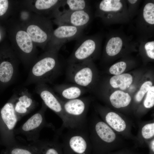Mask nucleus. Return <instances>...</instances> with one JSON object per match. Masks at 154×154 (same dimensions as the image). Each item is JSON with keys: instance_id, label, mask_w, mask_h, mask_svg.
<instances>
[{"instance_id": "f257e3e1", "label": "nucleus", "mask_w": 154, "mask_h": 154, "mask_svg": "<svg viewBox=\"0 0 154 154\" xmlns=\"http://www.w3.org/2000/svg\"><path fill=\"white\" fill-rule=\"evenodd\" d=\"M58 52L48 51L31 68L25 86L51 83L60 72Z\"/></svg>"}, {"instance_id": "f03ea898", "label": "nucleus", "mask_w": 154, "mask_h": 154, "mask_svg": "<svg viewBox=\"0 0 154 154\" xmlns=\"http://www.w3.org/2000/svg\"><path fill=\"white\" fill-rule=\"evenodd\" d=\"M35 91L40 96L46 106L61 119L62 124L58 131H61L65 129L77 128L65 114L60 98L46 84L41 83L36 84Z\"/></svg>"}, {"instance_id": "7ed1b4c3", "label": "nucleus", "mask_w": 154, "mask_h": 154, "mask_svg": "<svg viewBox=\"0 0 154 154\" xmlns=\"http://www.w3.org/2000/svg\"><path fill=\"white\" fill-rule=\"evenodd\" d=\"M60 143L63 154H88L89 143L86 128L66 129Z\"/></svg>"}, {"instance_id": "20e7f679", "label": "nucleus", "mask_w": 154, "mask_h": 154, "mask_svg": "<svg viewBox=\"0 0 154 154\" xmlns=\"http://www.w3.org/2000/svg\"><path fill=\"white\" fill-rule=\"evenodd\" d=\"M16 94L14 92L8 101L0 109V133L2 139L7 144L16 141L14 128L18 121L14 103Z\"/></svg>"}, {"instance_id": "39448f33", "label": "nucleus", "mask_w": 154, "mask_h": 154, "mask_svg": "<svg viewBox=\"0 0 154 154\" xmlns=\"http://www.w3.org/2000/svg\"><path fill=\"white\" fill-rule=\"evenodd\" d=\"M47 108L42 102L40 110L19 128L15 130V133L24 135L28 141H37L40 131L43 127H52L51 124L46 122L45 118V113Z\"/></svg>"}, {"instance_id": "423d86ee", "label": "nucleus", "mask_w": 154, "mask_h": 154, "mask_svg": "<svg viewBox=\"0 0 154 154\" xmlns=\"http://www.w3.org/2000/svg\"><path fill=\"white\" fill-rule=\"evenodd\" d=\"M60 99L64 112L68 117L77 128H86L88 106L87 99L84 97L67 100Z\"/></svg>"}, {"instance_id": "0eeeda50", "label": "nucleus", "mask_w": 154, "mask_h": 154, "mask_svg": "<svg viewBox=\"0 0 154 154\" xmlns=\"http://www.w3.org/2000/svg\"><path fill=\"white\" fill-rule=\"evenodd\" d=\"M66 74L70 81L85 88L90 86L94 79L90 60L68 64Z\"/></svg>"}, {"instance_id": "6e6552de", "label": "nucleus", "mask_w": 154, "mask_h": 154, "mask_svg": "<svg viewBox=\"0 0 154 154\" xmlns=\"http://www.w3.org/2000/svg\"><path fill=\"white\" fill-rule=\"evenodd\" d=\"M84 29L69 25L59 26L53 32L49 51L58 52L64 44L72 40H77L83 35Z\"/></svg>"}, {"instance_id": "1a4fd4ad", "label": "nucleus", "mask_w": 154, "mask_h": 154, "mask_svg": "<svg viewBox=\"0 0 154 154\" xmlns=\"http://www.w3.org/2000/svg\"><path fill=\"white\" fill-rule=\"evenodd\" d=\"M96 47V42L94 39L82 35L77 40L74 50L67 60L68 64L90 60Z\"/></svg>"}, {"instance_id": "9d476101", "label": "nucleus", "mask_w": 154, "mask_h": 154, "mask_svg": "<svg viewBox=\"0 0 154 154\" xmlns=\"http://www.w3.org/2000/svg\"><path fill=\"white\" fill-rule=\"evenodd\" d=\"M90 19L88 9L75 11L63 10L56 18L55 22L58 26L67 25L84 29Z\"/></svg>"}, {"instance_id": "9b49d317", "label": "nucleus", "mask_w": 154, "mask_h": 154, "mask_svg": "<svg viewBox=\"0 0 154 154\" xmlns=\"http://www.w3.org/2000/svg\"><path fill=\"white\" fill-rule=\"evenodd\" d=\"M16 96L14 103L15 112L19 121L23 117L33 111L37 103L31 94L26 88L15 92Z\"/></svg>"}, {"instance_id": "f8f14e48", "label": "nucleus", "mask_w": 154, "mask_h": 154, "mask_svg": "<svg viewBox=\"0 0 154 154\" xmlns=\"http://www.w3.org/2000/svg\"><path fill=\"white\" fill-rule=\"evenodd\" d=\"M54 90L61 99L67 100L81 97L84 94L86 88L75 84H61L54 86Z\"/></svg>"}, {"instance_id": "ddd939ff", "label": "nucleus", "mask_w": 154, "mask_h": 154, "mask_svg": "<svg viewBox=\"0 0 154 154\" xmlns=\"http://www.w3.org/2000/svg\"><path fill=\"white\" fill-rule=\"evenodd\" d=\"M34 25H29L27 29V33L32 41L40 43H45L51 35V30L43 29Z\"/></svg>"}, {"instance_id": "4468645a", "label": "nucleus", "mask_w": 154, "mask_h": 154, "mask_svg": "<svg viewBox=\"0 0 154 154\" xmlns=\"http://www.w3.org/2000/svg\"><path fill=\"white\" fill-rule=\"evenodd\" d=\"M96 134L100 139L107 143L113 141L116 136L113 131L107 125L102 121L97 122L94 126Z\"/></svg>"}, {"instance_id": "2eb2a0df", "label": "nucleus", "mask_w": 154, "mask_h": 154, "mask_svg": "<svg viewBox=\"0 0 154 154\" xmlns=\"http://www.w3.org/2000/svg\"><path fill=\"white\" fill-rule=\"evenodd\" d=\"M17 43L23 54H31L33 50L32 40L26 32L20 31L17 32L16 37Z\"/></svg>"}, {"instance_id": "dca6fc26", "label": "nucleus", "mask_w": 154, "mask_h": 154, "mask_svg": "<svg viewBox=\"0 0 154 154\" xmlns=\"http://www.w3.org/2000/svg\"><path fill=\"white\" fill-rule=\"evenodd\" d=\"M110 99L112 105L117 108L127 106L131 101V97L128 93L120 90L114 92Z\"/></svg>"}, {"instance_id": "f3484780", "label": "nucleus", "mask_w": 154, "mask_h": 154, "mask_svg": "<svg viewBox=\"0 0 154 154\" xmlns=\"http://www.w3.org/2000/svg\"><path fill=\"white\" fill-rule=\"evenodd\" d=\"M132 81L131 75L129 74L125 73L113 76L110 79V83L114 88H119L123 90L129 86Z\"/></svg>"}, {"instance_id": "a211bd4d", "label": "nucleus", "mask_w": 154, "mask_h": 154, "mask_svg": "<svg viewBox=\"0 0 154 154\" xmlns=\"http://www.w3.org/2000/svg\"><path fill=\"white\" fill-rule=\"evenodd\" d=\"M105 119L113 129L118 132L124 130L126 125L124 120L118 115L114 112H110L106 115Z\"/></svg>"}, {"instance_id": "6ab92c4d", "label": "nucleus", "mask_w": 154, "mask_h": 154, "mask_svg": "<svg viewBox=\"0 0 154 154\" xmlns=\"http://www.w3.org/2000/svg\"><path fill=\"white\" fill-rule=\"evenodd\" d=\"M65 0H37L35 6L39 10L48 11L50 9L59 10V9L64 5Z\"/></svg>"}, {"instance_id": "aec40b11", "label": "nucleus", "mask_w": 154, "mask_h": 154, "mask_svg": "<svg viewBox=\"0 0 154 154\" xmlns=\"http://www.w3.org/2000/svg\"><path fill=\"white\" fill-rule=\"evenodd\" d=\"M123 45L122 39L119 37H113L108 41L106 45V50L108 55L113 56L120 51Z\"/></svg>"}, {"instance_id": "412c9836", "label": "nucleus", "mask_w": 154, "mask_h": 154, "mask_svg": "<svg viewBox=\"0 0 154 154\" xmlns=\"http://www.w3.org/2000/svg\"><path fill=\"white\" fill-rule=\"evenodd\" d=\"M119 0H103L100 3L99 7L103 12L117 11L122 7V3Z\"/></svg>"}, {"instance_id": "4be33fe9", "label": "nucleus", "mask_w": 154, "mask_h": 154, "mask_svg": "<svg viewBox=\"0 0 154 154\" xmlns=\"http://www.w3.org/2000/svg\"><path fill=\"white\" fill-rule=\"evenodd\" d=\"M88 4L87 1L85 0H65L64 6L67 5L68 7L63 10L75 11L88 9Z\"/></svg>"}, {"instance_id": "5701e85b", "label": "nucleus", "mask_w": 154, "mask_h": 154, "mask_svg": "<svg viewBox=\"0 0 154 154\" xmlns=\"http://www.w3.org/2000/svg\"><path fill=\"white\" fill-rule=\"evenodd\" d=\"M44 147L45 149L44 154H63L61 143L56 141H45Z\"/></svg>"}, {"instance_id": "b1692460", "label": "nucleus", "mask_w": 154, "mask_h": 154, "mask_svg": "<svg viewBox=\"0 0 154 154\" xmlns=\"http://www.w3.org/2000/svg\"><path fill=\"white\" fill-rule=\"evenodd\" d=\"M143 17L145 21L151 25L154 24V4L149 3L145 6L143 10Z\"/></svg>"}, {"instance_id": "393cba45", "label": "nucleus", "mask_w": 154, "mask_h": 154, "mask_svg": "<svg viewBox=\"0 0 154 154\" xmlns=\"http://www.w3.org/2000/svg\"><path fill=\"white\" fill-rule=\"evenodd\" d=\"M152 85V83L150 81L145 82L142 85L139 90L135 95V99L136 101L139 102L142 100L145 94L147 92Z\"/></svg>"}, {"instance_id": "a878e982", "label": "nucleus", "mask_w": 154, "mask_h": 154, "mask_svg": "<svg viewBox=\"0 0 154 154\" xmlns=\"http://www.w3.org/2000/svg\"><path fill=\"white\" fill-rule=\"evenodd\" d=\"M126 63L124 62H120L112 65L109 69L110 73L116 75L121 74L125 70Z\"/></svg>"}, {"instance_id": "bb28decb", "label": "nucleus", "mask_w": 154, "mask_h": 154, "mask_svg": "<svg viewBox=\"0 0 154 154\" xmlns=\"http://www.w3.org/2000/svg\"><path fill=\"white\" fill-rule=\"evenodd\" d=\"M144 106L147 108H150L154 105V86H152L147 92L144 101Z\"/></svg>"}, {"instance_id": "cd10ccee", "label": "nucleus", "mask_w": 154, "mask_h": 154, "mask_svg": "<svg viewBox=\"0 0 154 154\" xmlns=\"http://www.w3.org/2000/svg\"><path fill=\"white\" fill-rule=\"evenodd\" d=\"M142 134L143 137L148 139L154 135V123L147 124L144 125L142 130Z\"/></svg>"}, {"instance_id": "c85d7f7f", "label": "nucleus", "mask_w": 154, "mask_h": 154, "mask_svg": "<svg viewBox=\"0 0 154 154\" xmlns=\"http://www.w3.org/2000/svg\"><path fill=\"white\" fill-rule=\"evenodd\" d=\"M146 53L149 57L154 59V41L149 42L146 43L144 46Z\"/></svg>"}, {"instance_id": "c756f323", "label": "nucleus", "mask_w": 154, "mask_h": 154, "mask_svg": "<svg viewBox=\"0 0 154 154\" xmlns=\"http://www.w3.org/2000/svg\"><path fill=\"white\" fill-rule=\"evenodd\" d=\"M10 154H33L29 150L20 147L14 148L10 152Z\"/></svg>"}, {"instance_id": "7c9ffc66", "label": "nucleus", "mask_w": 154, "mask_h": 154, "mask_svg": "<svg viewBox=\"0 0 154 154\" xmlns=\"http://www.w3.org/2000/svg\"><path fill=\"white\" fill-rule=\"evenodd\" d=\"M8 1L7 0H0V16L3 15L8 7Z\"/></svg>"}, {"instance_id": "2f4dec72", "label": "nucleus", "mask_w": 154, "mask_h": 154, "mask_svg": "<svg viewBox=\"0 0 154 154\" xmlns=\"http://www.w3.org/2000/svg\"><path fill=\"white\" fill-rule=\"evenodd\" d=\"M128 1L131 4H134L137 2V0H129Z\"/></svg>"}, {"instance_id": "473e14b6", "label": "nucleus", "mask_w": 154, "mask_h": 154, "mask_svg": "<svg viewBox=\"0 0 154 154\" xmlns=\"http://www.w3.org/2000/svg\"><path fill=\"white\" fill-rule=\"evenodd\" d=\"M151 149L153 151H154V140H153L151 143Z\"/></svg>"}]
</instances>
